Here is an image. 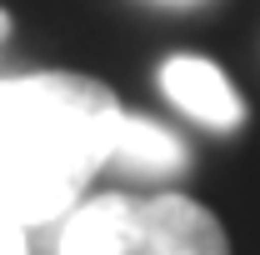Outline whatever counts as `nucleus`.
<instances>
[{
    "instance_id": "f257e3e1",
    "label": "nucleus",
    "mask_w": 260,
    "mask_h": 255,
    "mask_svg": "<svg viewBox=\"0 0 260 255\" xmlns=\"http://www.w3.org/2000/svg\"><path fill=\"white\" fill-rule=\"evenodd\" d=\"M120 100L70 70L0 80V215L45 225L70 215L85 180L115 155Z\"/></svg>"
},
{
    "instance_id": "f03ea898",
    "label": "nucleus",
    "mask_w": 260,
    "mask_h": 255,
    "mask_svg": "<svg viewBox=\"0 0 260 255\" xmlns=\"http://www.w3.org/2000/svg\"><path fill=\"white\" fill-rule=\"evenodd\" d=\"M160 90L175 110H185L195 125L205 130H235L245 120V100L230 85V75L220 65H210L205 55H170L160 65Z\"/></svg>"
},
{
    "instance_id": "7ed1b4c3",
    "label": "nucleus",
    "mask_w": 260,
    "mask_h": 255,
    "mask_svg": "<svg viewBox=\"0 0 260 255\" xmlns=\"http://www.w3.org/2000/svg\"><path fill=\"white\" fill-rule=\"evenodd\" d=\"M135 255H230V240L220 220L190 195H155L140 205Z\"/></svg>"
},
{
    "instance_id": "20e7f679",
    "label": "nucleus",
    "mask_w": 260,
    "mask_h": 255,
    "mask_svg": "<svg viewBox=\"0 0 260 255\" xmlns=\"http://www.w3.org/2000/svg\"><path fill=\"white\" fill-rule=\"evenodd\" d=\"M140 245V205L125 195H95L70 210L55 255H135Z\"/></svg>"
},
{
    "instance_id": "39448f33",
    "label": "nucleus",
    "mask_w": 260,
    "mask_h": 255,
    "mask_svg": "<svg viewBox=\"0 0 260 255\" xmlns=\"http://www.w3.org/2000/svg\"><path fill=\"white\" fill-rule=\"evenodd\" d=\"M115 165H125L130 175H145V180H160V175H175L185 170V145L180 135H170L165 125L145 120V115H125L120 120V135H115Z\"/></svg>"
},
{
    "instance_id": "423d86ee",
    "label": "nucleus",
    "mask_w": 260,
    "mask_h": 255,
    "mask_svg": "<svg viewBox=\"0 0 260 255\" xmlns=\"http://www.w3.org/2000/svg\"><path fill=\"white\" fill-rule=\"evenodd\" d=\"M0 255H30V245H25V225L10 220V215H0Z\"/></svg>"
},
{
    "instance_id": "0eeeda50",
    "label": "nucleus",
    "mask_w": 260,
    "mask_h": 255,
    "mask_svg": "<svg viewBox=\"0 0 260 255\" xmlns=\"http://www.w3.org/2000/svg\"><path fill=\"white\" fill-rule=\"evenodd\" d=\"M5 35H10V15L0 10V40H5Z\"/></svg>"
},
{
    "instance_id": "6e6552de",
    "label": "nucleus",
    "mask_w": 260,
    "mask_h": 255,
    "mask_svg": "<svg viewBox=\"0 0 260 255\" xmlns=\"http://www.w3.org/2000/svg\"><path fill=\"white\" fill-rule=\"evenodd\" d=\"M160 5H200V0H160Z\"/></svg>"
}]
</instances>
